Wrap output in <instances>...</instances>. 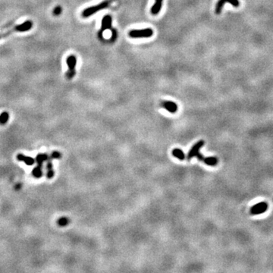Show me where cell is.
<instances>
[{"label":"cell","mask_w":273,"mask_h":273,"mask_svg":"<svg viewBox=\"0 0 273 273\" xmlns=\"http://www.w3.org/2000/svg\"><path fill=\"white\" fill-rule=\"evenodd\" d=\"M109 1H106V2H101L100 4L96 5V6H90V7L87 8L85 9L82 12V17L83 18H88L90 16L93 15V14H96V12H99V11L103 10V9H106L109 6Z\"/></svg>","instance_id":"obj_1"},{"label":"cell","mask_w":273,"mask_h":273,"mask_svg":"<svg viewBox=\"0 0 273 273\" xmlns=\"http://www.w3.org/2000/svg\"><path fill=\"white\" fill-rule=\"evenodd\" d=\"M33 27V22L30 21H27L24 22L21 25H17L16 27H14V28L11 29L9 31H7L6 33H3V34H0V40L2 38L6 37L7 36H9V34H11L12 33L14 32H25L29 30L30 29L32 28Z\"/></svg>","instance_id":"obj_2"},{"label":"cell","mask_w":273,"mask_h":273,"mask_svg":"<svg viewBox=\"0 0 273 273\" xmlns=\"http://www.w3.org/2000/svg\"><path fill=\"white\" fill-rule=\"evenodd\" d=\"M128 35L131 38H149L153 35V30L151 28L131 30L128 33Z\"/></svg>","instance_id":"obj_3"},{"label":"cell","mask_w":273,"mask_h":273,"mask_svg":"<svg viewBox=\"0 0 273 273\" xmlns=\"http://www.w3.org/2000/svg\"><path fill=\"white\" fill-rule=\"evenodd\" d=\"M66 62H67L68 66V70L66 72V77H67V79L70 80V79L73 78L75 75V67L76 64H77V58L75 56H73V55L69 56L66 59Z\"/></svg>","instance_id":"obj_4"},{"label":"cell","mask_w":273,"mask_h":273,"mask_svg":"<svg viewBox=\"0 0 273 273\" xmlns=\"http://www.w3.org/2000/svg\"><path fill=\"white\" fill-rule=\"evenodd\" d=\"M268 204L265 202H261V203H256V204L253 205L251 208H250V214L252 215H260L264 213L268 209Z\"/></svg>","instance_id":"obj_5"},{"label":"cell","mask_w":273,"mask_h":273,"mask_svg":"<svg viewBox=\"0 0 273 273\" xmlns=\"http://www.w3.org/2000/svg\"><path fill=\"white\" fill-rule=\"evenodd\" d=\"M205 141L203 140H199L197 143H195L193 146H192L191 149L190 150V151L187 153V159L188 160H190L192 158H193L194 156H196L197 155V153H200V150L204 146Z\"/></svg>","instance_id":"obj_6"},{"label":"cell","mask_w":273,"mask_h":273,"mask_svg":"<svg viewBox=\"0 0 273 273\" xmlns=\"http://www.w3.org/2000/svg\"><path fill=\"white\" fill-rule=\"evenodd\" d=\"M228 2L232 4V6L235 8H237L239 6H240V2H239L238 0H219V1L217 2V3H216V14H220L224 5Z\"/></svg>","instance_id":"obj_7"},{"label":"cell","mask_w":273,"mask_h":273,"mask_svg":"<svg viewBox=\"0 0 273 273\" xmlns=\"http://www.w3.org/2000/svg\"><path fill=\"white\" fill-rule=\"evenodd\" d=\"M160 106L170 113H175L177 111V105L172 101H168V100L162 101Z\"/></svg>","instance_id":"obj_8"},{"label":"cell","mask_w":273,"mask_h":273,"mask_svg":"<svg viewBox=\"0 0 273 273\" xmlns=\"http://www.w3.org/2000/svg\"><path fill=\"white\" fill-rule=\"evenodd\" d=\"M112 17L110 15H106L102 19V25H101V32H104L105 30L110 29L112 27Z\"/></svg>","instance_id":"obj_9"},{"label":"cell","mask_w":273,"mask_h":273,"mask_svg":"<svg viewBox=\"0 0 273 273\" xmlns=\"http://www.w3.org/2000/svg\"><path fill=\"white\" fill-rule=\"evenodd\" d=\"M17 159L20 162H23L27 166H33L35 163V160L33 157L28 156H25V155L22 154V153H19L17 155Z\"/></svg>","instance_id":"obj_10"},{"label":"cell","mask_w":273,"mask_h":273,"mask_svg":"<svg viewBox=\"0 0 273 273\" xmlns=\"http://www.w3.org/2000/svg\"><path fill=\"white\" fill-rule=\"evenodd\" d=\"M162 0H155V3L153 6V7L151 8V12L152 14L153 15H156L160 12L162 9Z\"/></svg>","instance_id":"obj_11"},{"label":"cell","mask_w":273,"mask_h":273,"mask_svg":"<svg viewBox=\"0 0 273 273\" xmlns=\"http://www.w3.org/2000/svg\"><path fill=\"white\" fill-rule=\"evenodd\" d=\"M53 176H54V170H53V162H52V159L49 158L46 164V177L48 179H51L53 178Z\"/></svg>","instance_id":"obj_12"},{"label":"cell","mask_w":273,"mask_h":273,"mask_svg":"<svg viewBox=\"0 0 273 273\" xmlns=\"http://www.w3.org/2000/svg\"><path fill=\"white\" fill-rule=\"evenodd\" d=\"M32 174L36 178H40L43 176V166L42 165H37L32 171Z\"/></svg>","instance_id":"obj_13"},{"label":"cell","mask_w":273,"mask_h":273,"mask_svg":"<svg viewBox=\"0 0 273 273\" xmlns=\"http://www.w3.org/2000/svg\"><path fill=\"white\" fill-rule=\"evenodd\" d=\"M49 156H48L46 153H40V154H38L37 156H36L35 160H36L37 163L38 165H42V166H43V163H44L45 162L47 161L48 159H49Z\"/></svg>","instance_id":"obj_14"},{"label":"cell","mask_w":273,"mask_h":273,"mask_svg":"<svg viewBox=\"0 0 273 273\" xmlns=\"http://www.w3.org/2000/svg\"><path fill=\"white\" fill-rule=\"evenodd\" d=\"M203 162L207 166H216L218 164V159L215 156H209V157H204Z\"/></svg>","instance_id":"obj_15"},{"label":"cell","mask_w":273,"mask_h":273,"mask_svg":"<svg viewBox=\"0 0 273 273\" xmlns=\"http://www.w3.org/2000/svg\"><path fill=\"white\" fill-rule=\"evenodd\" d=\"M172 155L175 158L178 159L179 160H185V153H184V152L181 149H177V148L174 149L172 150Z\"/></svg>","instance_id":"obj_16"},{"label":"cell","mask_w":273,"mask_h":273,"mask_svg":"<svg viewBox=\"0 0 273 273\" xmlns=\"http://www.w3.org/2000/svg\"><path fill=\"white\" fill-rule=\"evenodd\" d=\"M9 119V114L8 112H4L0 115V124H6L8 122Z\"/></svg>","instance_id":"obj_17"},{"label":"cell","mask_w":273,"mask_h":273,"mask_svg":"<svg viewBox=\"0 0 273 273\" xmlns=\"http://www.w3.org/2000/svg\"><path fill=\"white\" fill-rule=\"evenodd\" d=\"M57 223H58V224H59V226H61V227H64V226H66V225H67V224H68V223H69L68 218H67V217H62V218H60V219H59V220H58Z\"/></svg>","instance_id":"obj_18"},{"label":"cell","mask_w":273,"mask_h":273,"mask_svg":"<svg viewBox=\"0 0 273 273\" xmlns=\"http://www.w3.org/2000/svg\"><path fill=\"white\" fill-rule=\"evenodd\" d=\"M62 157V154L59 151H53L50 154L49 158L51 159H59Z\"/></svg>","instance_id":"obj_19"},{"label":"cell","mask_w":273,"mask_h":273,"mask_svg":"<svg viewBox=\"0 0 273 273\" xmlns=\"http://www.w3.org/2000/svg\"><path fill=\"white\" fill-rule=\"evenodd\" d=\"M61 13H62V8H61V6H56V7L54 9V10H53V14L58 16Z\"/></svg>","instance_id":"obj_20"},{"label":"cell","mask_w":273,"mask_h":273,"mask_svg":"<svg viewBox=\"0 0 273 273\" xmlns=\"http://www.w3.org/2000/svg\"><path fill=\"white\" fill-rule=\"evenodd\" d=\"M197 159H199V160H201V161H203V159H204V156H203V155L201 154V153H197Z\"/></svg>","instance_id":"obj_21"}]
</instances>
